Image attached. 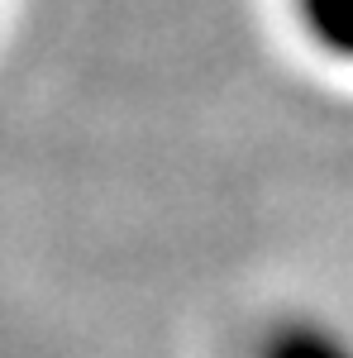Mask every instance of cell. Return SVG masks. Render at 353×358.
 <instances>
[{
    "instance_id": "1",
    "label": "cell",
    "mask_w": 353,
    "mask_h": 358,
    "mask_svg": "<svg viewBox=\"0 0 353 358\" xmlns=\"http://www.w3.org/2000/svg\"><path fill=\"white\" fill-rule=\"evenodd\" d=\"M301 34L334 62H353V0H291Z\"/></svg>"
},
{
    "instance_id": "2",
    "label": "cell",
    "mask_w": 353,
    "mask_h": 358,
    "mask_svg": "<svg viewBox=\"0 0 353 358\" xmlns=\"http://www.w3.org/2000/svg\"><path fill=\"white\" fill-rule=\"evenodd\" d=\"M258 358H353V339L320 320H287L263 339Z\"/></svg>"
}]
</instances>
